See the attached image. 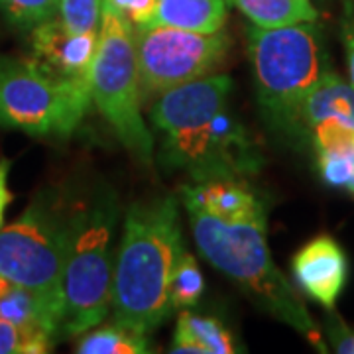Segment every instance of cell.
Returning a JSON list of instances; mask_svg holds the SVG:
<instances>
[{"mask_svg": "<svg viewBox=\"0 0 354 354\" xmlns=\"http://www.w3.org/2000/svg\"><path fill=\"white\" fill-rule=\"evenodd\" d=\"M181 203L203 258L270 315L327 351L299 293L272 260L266 205L258 193L244 179L225 177L183 185Z\"/></svg>", "mask_w": 354, "mask_h": 354, "instance_id": "1", "label": "cell"}, {"mask_svg": "<svg viewBox=\"0 0 354 354\" xmlns=\"http://www.w3.org/2000/svg\"><path fill=\"white\" fill-rule=\"evenodd\" d=\"M258 28L315 22L317 8L311 0H227Z\"/></svg>", "mask_w": 354, "mask_h": 354, "instance_id": "17", "label": "cell"}, {"mask_svg": "<svg viewBox=\"0 0 354 354\" xmlns=\"http://www.w3.org/2000/svg\"><path fill=\"white\" fill-rule=\"evenodd\" d=\"M248 55L256 95L270 127L297 132V114L307 93L330 71L323 32L315 22L248 28Z\"/></svg>", "mask_w": 354, "mask_h": 354, "instance_id": "5", "label": "cell"}, {"mask_svg": "<svg viewBox=\"0 0 354 354\" xmlns=\"http://www.w3.org/2000/svg\"><path fill=\"white\" fill-rule=\"evenodd\" d=\"M88 88L91 101L122 146L142 164H150L153 138L142 116L134 26L109 10H102Z\"/></svg>", "mask_w": 354, "mask_h": 354, "instance_id": "7", "label": "cell"}, {"mask_svg": "<svg viewBox=\"0 0 354 354\" xmlns=\"http://www.w3.org/2000/svg\"><path fill=\"white\" fill-rule=\"evenodd\" d=\"M232 333L215 317L181 311L177 317L171 353L181 354H232L239 353Z\"/></svg>", "mask_w": 354, "mask_h": 354, "instance_id": "15", "label": "cell"}, {"mask_svg": "<svg viewBox=\"0 0 354 354\" xmlns=\"http://www.w3.org/2000/svg\"><path fill=\"white\" fill-rule=\"evenodd\" d=\"M0 319L50 342H57L59 315L38 293L0 278Z\"/></svg>", "mask_w": 354, "mask_h": 354, "instance_id": "13", "label": "cell"}, {"mask_svg": "<svg viewBox=\"0 0 354 354\" xmlns=\"http://www.w3.org/2000/svg\"><path fill=\"white\" fill-rule=\"evenodd\" d=\"M230 91V77L211 73L156 97L150 116L162 134L164 167L193 181L242 179L262 167L256 140L228 109Z\"/></svg>", "mask_w": 354, "mask_h": 354, "instance_id": "2", "label": "cell"}, {"mask_svg": "<svg viewBox=\"0 0 354 354\" xmlns=\"http://www.w3.org/2000/svg\"><path fill=\"white\" fill-rule=\"evenodd\" d=\"M299 288L325 311L335 309L348 276V262L341 244L321 234L305 244L291 260Z\"/></svg>", "mask_w": 354, "mask_h": 354, "instance_id": "11", "label": "cell"}, {"mask_svg": "<svg viewBox=\"0 0 354 354\" xmlns=\"http://www.w3.org/2000/svg\"><path fill=\"white\" fill-rule=\"evenodd\" d=\"M325 333L333 351L339 354H354V329L348 327L341 317L330 309L327 321H325Z\"/></svg>", "mask_w": 354, "mask_h": 354, "instance_id": "24", "label": "cell"}, {"mask_svg": "<svg viewBox=\"0 0 354 354\" xmlns=\"http://www.w3.org/2000/svg\"><path fill=\"white\" fill-rule=\"evenodd\" d=\"M102 10V0H57L53 16L71 32H99Z\"/></svg>", "mask_w": 354, "mask_h": 354, "instance_id": "20", "label": "cell"}, {"mask_svg": "<svg viewBox=\"0 0 354 354\" xmlns=\"http://www.w3.org/2000/svg\"><path fill=\"white\" fill-rule=\"evenodd\" d=\"M55 8L57 0H0V12L4 18L26 32L51 18Z\"/></svg>", "mask_w": 354, "mask_h": 354, "instance_id": "21", "label": "cell"}, {"mask_svg": "<svg viewBox=\"0 0 354 354\" xmlns=\"http://www.w3.org/2000/svg\"><path fill=\"white\" fill-rule=\"evenodd\" d=\"M73 211L57 193H41L12 225L0 228V278L38 293L57 315Z\"/></svg>", "mask_w": 354, "mask_h": 354, "instance_id": "6", "label": "cell"}, {"mask_svg": "<svg viewBox=\"0 0 354 354\" xmlns=\"http://www.w3.org/2000/svg\"><path fill=\"white\" fill-rule=\"evenodd\" d=\"M75 351L79 354H146L152 348L146 335L113 321L111 325H97L85 330Z\"/></svg>", "mask_w": 354, "mask_h": 354, "instance_id": "18", "label": "cell"}, {"mask_svg": "<svg viewBox=\"0 0 354 354\" xmlns=\"http://www.w3.org/2000/svg\"><path fill=\"white\" fill-rule=\"evenodd\" d=\"M91 102L88 85L51 75L32 57H0V128L67 138Z\"/></svg>", "mask_w": 354, "mask_h": 354, "instance_id": "8", "label": "cell"}, {"mask_svg": "<svg viewBox=\"0 0 354 354\" xmlns=\"http://www.w3.org/2000/svg\"><path fill=\"white\" fill-rule=\"evenodd\" d=\"M183 250L176 197L134 203L128 209L114 256V323L150 335L171 315L169 279Z\"/></svg>", "mask_w": 354, "mask_h": 354, "instance_id": "3", "label": "cell"}, {"mask_svg": "<svg viewBox=\"0 0 354 354\" xmlns=\"http://www.w3.org/2000/svg\"><path fill=\"white\" fill-rule=\"evenodd\" d=\"M205 290V279H203L199 264L195 256L187 250H183L177 260L174 274L169 279V301L174 309H187L193 307L201 299Z\"/></svg>", "mask_w": 354, "mask_h": 354, "instance_id": "19", "label": "cell"}, {"mask_svg": "<svg viewBox=\"0 0 354 354\" xmlns=\"http://www.w3.org/2000/svg\"><path fill=\"white\" fill-rule=\"evenodd\" d=\"M309 138L315 148L323 181L354 195V128L329 118L319 122Z\"/></svg>", "mask_w": 354, "mask_h": 354, "instance_id": "12", "label": "cell"}, {"mask_svg": "<svg viewBox=\"0 0 354 354\" xmlns=\"http://www.w3.org/2000/svg\"><path fill=\"white\" fill-rule=\"evenodd\" d=\"M10 167H12V162L8 158H0V228H2V221H4V213L8 205L14 201L12 191L8 187Z\"/></svg>", "mask_w": 354, "mask_h": 354, "instance_id": "26", "label": "cell"}, {"mask_svg": "<svg viewBox=\"0 0 354 354\" xmlns=\"http://www.w3.org/2000/svg\"><path fill=\"white\" fill-rule=\"evenodd\" d=\"M339 120L354 128V85L330 69L315 87L307 93L297 114V132L311 134L323 120Z\"/></svg>", "mask_w": 354, "mask_h": 354, "instance_id": "14", "label": "cell"}, {"mask_svg": "<svg viewBox=\"0 0 354 354\" xmlns=\"http://www.w3.org/2000/svg\"><path fill=\"white\" fill-rule=\"evenodd\" d=\"M53 348V342L28 335L0 319V354H44Z\"/></svg>", "mask_w": 354, "mask_h": 354, "instance_id": "22", "label": "cell"}, {"mask_svg": "<svg viewBox=\"0 0 354 354\" xmlns=\"http://www.w3.org/2000/svg\"><path fill=\"white\" fill-rule=\"evenodd\" d=\"M142 102L167 88L211 75L225 62L230 38L225 30L191 32L160 24L134 26Z\"/></svg>", "mask_w": 354, "mask_h": 354, "instance_id": "9", "label": "cell"}, {"mask_svg": "<svg viewBox=\"0 0 354 354\" xmlns=\"http://www.w3.org/2000/svg\"><path fill=\"white\" fill-rule=\"evenodd\" d=\"M104 10L122 16L132 26L150 24L156 14L158 0H102Z\"/></svg>", "mask_w": 354, "mask_h": 354, "instance_id": "23", "label": "cell"}, {"mask_svg": "<svg viewBox=\"0 0 354 354\" xmlns=\"http://www.w3.org/2000/svg\"><path fill=\"white\" fill-rule=\"evenodd\" d=\"M342 39H344V50H346V64L351 73V83L354 85V2L346 4L344 10V22H342Z\"/></svg>", "mask_w": 354, "mask_h": 354, "instance_id": "25", "label": "cell"}, {"mask_svg": "<svg viewBox=\"0 0 354 354\" xmlns=\"http://www.w3.org/2000/svg\"><path fill=\"white\" fill-rule=\"evenodd\" d=\"M227 22V0H158L150 24L191 32H218Z\"/></svg>", "mask_w": 354, "mask_h": 354, "instance_id": "16", "label": "cell"}, {"mask_svg": "<svg viewBox=\"0 0 354 354\" xmlns=\"http://www.w3.org/2000/svg\"><path fill=\"white\" fill-rule=\"evenodd\" d=\"M118 213L116 193L109 187L97 189L85 205L73 211L62 278L57 341L83 335L111 315Z\"/></svg>", "mask_w": 354, "mask_h": 354, "instance_id": "4", "label": "cell"}, {"mask_svg": "<svg viewBox=\"0 0 354 354\" xmlns=\"http://www.w3.org/2000/svg\"><path fill=\"white\" fill-rule=\"evenodd\" d=\"M30 32V57L39 67L50 71L51 75L88 85L91 67L99 44V32H71L55 16L44 20Z\"/></svg>", "mask_w": 354, "mask_h": 354, "instance_id": "10", "label": "cell"}]
</instances>
